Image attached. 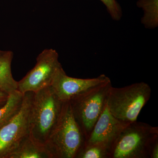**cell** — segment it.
Instances as JSON below:
<instances>
[{
    "label": "cell",
    "instance_id": "14",
    "mask_svg": "<svg viewBox=\"0 0 158 158\" xmlns=\"http://www.w3.org/2000/svg\"><path fill=\"white\" fill-rule=\"evenodd\" d=\"M110 151L100 144L83 146L76 158H110Z\"/></svg>",
    "mask_w": 158,
    "mask_h": 158
},
{
    "label": "cell",
    "instance_id": "3",
    "mask_svg": "<svg viewBox=\"0 0 158 158\" xmlns=\"http://www.w3.org/2000/svg\"><path fill=\"white\" fill-rule=\"evenodd\" d=\"M151 88L144 82L123 88L110 87L107 106L110 113L122 122L130 123L137 121L143 107L149 100Z\"/></svg>",
    "mask_w": 158,
    "mask_h": 158
},
{
    "label": "cell",
    "instance_id": "12",
    "mask_svg": "<svg viewBox=\"0 0 158 158\" xmlns=\"http://www.w3.org/2000/svg\"><path fill=\"white\" fill-rule=\"evenodd\" d=\"M23 94L15 90L9 94L8 100L0 107V128L18 113L22 104Z\"/></svg>",
    "mask_w": 158,
    "mask_h": 158
},
{
    "label": "cell",
    "instance_id": "18",
    "mask_svg": "<svg viewBox=\"0 0 158 158\" xmlns=\"http://www.w3.org/2000/svg\"><path fill=\"white\" fill-rule=\"evenodd\" d=\"M9 51H3L0 50V58L6 56L9 52Z\"/></svg>",
    "mask_w": 158,
    "mask_h": 158
},
{
    "label": "cell",
    "instance_id": "6",
    "mask_svg": "<svg viewBox=\"0 0 158 158\" xmlns=\"http://www.w3.org/2000/svg\"><path fill=\"white\" fill-rule=\"evenodd\" d=\"M34 93L23 94L19 111L0 128V158L8 156L30 135V119Z\"/></svg>",
    "mask_w": 158,
    "mask_h": 158
},
{
    "label": "cell",
    "instance_id": "7",
    "mask_svg": "<svg viewBox=\"0 0 158 158\" xmlns=\"http://www.w3.org/2000/svg\"><path fill=\"white\" fill-rule=\"evenodd\" d=\"M36 65L18 82V90L23 94L34 93L51 86L57 71L61 67L59 55L53 49H46L38 55Z\"/></svg>",
    "mask_w": 158,
    "mask_h": 158
},
{
    "label": "cell",
    "instance_id": "11",
    "mask_svg": "<svg viewBox=\"0 0 158 158\" xmlns=\"http://www.w3.org/2000/svg\"><path fill=\"white\" fill-rule=\"evenodd\" d=\"M13 56V52L9 51L7 55L0 58V89L8 94L18 90V82L11 73Z\"/></svg>",
    "mask_w": 158,
    "mask_h": 158
},
{
    "label": "cell",
    "instance_id": "4",
    "mask_svg": "<svg viewBox=\"0 0 158 158\" xmlns=\"http://www.w3.org/2000/svg\"><path fill=\"white\" fill-rule=\"evenodd\" d=\"M157 137L158 127L137 121L130 123L112 146L110 158H150L151 144Z\"/></svg>",
    "mask_w": 158,
    "mask_h": 158
},
{
    "label": "cell",
    "instance_id": "5",
    "mask_svg": "<svg viewBox=\"0 0 158 158\" xmlns=\"http://www.w3.org/2000/svg\"><path fill=\"white\" fill-rule=\"evenodd\" d=\"M110 81L88 90L69 101L74 118L85 140L88 138L94 125L107 105Z\"/></svg>",
    "mask_w": 158,
    "mask_h": 158
},
{
    "label": "cell",
    "instance_id": "13",
    "mask_svg": "<svg viewBox=\"0 0 158 158\" xmlns=\"http://www.w3.org/2000/svg\"><path fill=\"white\" fill-rule=\"evenodd\" d=\"M138 8L144 11L141 23L146 28L152 29L158 26V0H138Z\"/></svg>",
    "mask_w": 158,
    "mask_h": 158
},
{
    "label": "cell",
    "instance_id": "15",
    "mask_svg": "<svg viewBox=\"0 0 158 158\" xmlns=\"http://www.w3.org/2000/svg\"><path fill=\"white\" fill-rule=\"evenodd\" d=\"M106 6L112 19L118 21L122 16V10L116 0H100Z\"/></svg>",
    "mask_w": 158,
    "mask_h": 158
},
{
    "label": "cell",
    "instance_id": "9",
    "mask_svg": "<svg viewBox=\"0 0 158 158\" xmlns=\"http://www.w3.org/2000/svg\"><path fill=\"white\" fill-rule=\"evenodd\" d=\"M128 124L114 117L110 113L106 105L90 135L85 140L83 146L100 144L111 152L112 146L120 133Z\"/></svg>",
    "mask_w": 158,
    "mask_h": 158
},
{
    "label": "cell",
    "instance_id": "1",
    "mask_svg": "<svg viewBox=\"0 0 158 158\" xmlns=\"http://www.w3.org/2000/svg\"><path fill=\"white\" fill-rule=\"evenodd\" d=\"M64 102L50 86L34 93L30 119V137L45 146L62 115Z\"/></svg>",
    "mask_w": 158,
    "mask_h": 158
},
{
    "label": "cell",
    "instance_id": "8",
    "mask_svg": "<svg viewBox=\"0 0 158 158\" xmlns=\"http://www.w3.org/2000/svg\"><path fill=\"white\" fill-rule=\"evenodd\" d=\"M110 81V79L105 74L91 79L69 77L61 66L57 71L51 86L61 100L67 102L88 90Z\"/></svg>",
    "mask_w": 158,
    "mask_h": 158
},
{
    "label": "cell",
    "instance_id": "17",
    "mask_svg": "<svg viewBox=\"0 0 158 158\" xmlns=\"http://www.w3.org/2000/svg\"><path fill=\"white\" fill-rule=\"evenodd\" d=\"M9 96V94L0 89V107L6 104Z\"/></svg>",
    "mask_w": 158,
    "mask_h": 158
},
{
    "label": "cell",
    "instance_id": "2",
    "mask_svg": "<svg viewBox=\"0 0 158 158\" xmlns=\"http://www.w3.org/2000/svg\"><path fill=\"white\" fill-rule=\"evenodd\" d=\"M85 141L69 102H65L59 122L46 143V149L52 158H76Z\"/></svg>",
    "mask_w": 158,
    "mask_h": 158
},
{
    "label": "cell",
    "instance_id": "10",
    "mask_svg": "<svg viewBox=\"0 0 158 158\" xmlns=\"http://www.w3.org/2000/svg\"><path fill=\"white\" fill-rule=\"evenodd\" d=\"M8 158H52L45 146L34 141L30 135L10 154Z\"/></svg>",
    "mask_w": 158,
    "mask_h": 158
},
{
    "label": "cell",
    "instance_id": "16",
    "mask_svg": "<svg viewBox=\"0 0 158 158\" xmlns=\"http://www.w3.org/2000/svg\"><path fill=\"white\" fill-rule=\"evenodd\" d=\"M150 156V158H158V137H156L151 144Z\"/></svg>",
    "mask_w": 158,
    "mask_h": 158
}]
</instances>
